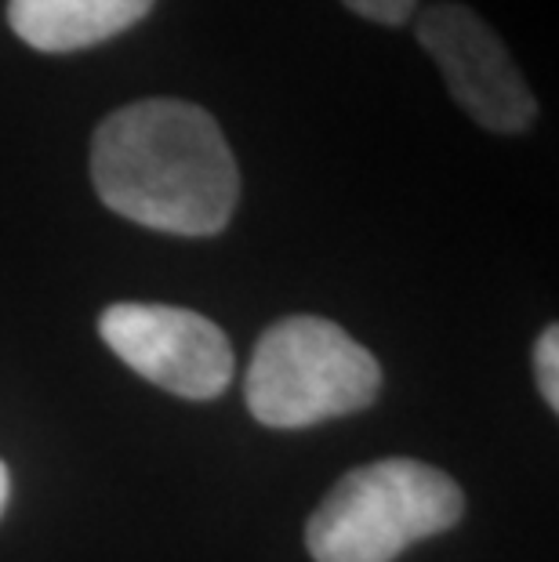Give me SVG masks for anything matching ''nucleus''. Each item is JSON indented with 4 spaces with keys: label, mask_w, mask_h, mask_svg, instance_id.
<instances>
[{
    "label": "nucleus",
    "mask_w": 559,
    "mask_h": 562,
    "mask_svg": "<svg viewBox=\"0 0 559 562\" xmlns=\"http://www.w3.org/2000/svg\"><path fill=\"white\" fill-rule=\"evenodd\" d=\"M418 44L439 66L455 102L480 127L519 135L538 116V102L497 33L466 4H433L418 15Z\"/></svg>",
    "instance_id": "39448f33"
},
{
    "label": "nucleus",
    "mask_w": 559,
    "mask_h": 562,
    "mask_svg": "<svg viewBox=\"0 0 559 562\" xmlns=\"http://www.w3.org/2000/svg\"><path fill=\"white\" fill-rule=\"evenodd\" d=\"M382 389L378 360L338 323L288 316L261 334L244 400L266 428H309L371 406Z\"/></svg>",
    "instance_id": "7ed1b4c3"
},
{
    "label": "nucleus",
    "mask_w": 559,
    "mask_h": 562,
    "mask_svg": "<svg viewBox=\"0 0 559 562\" xmlns=\"http://www.w3.org/2000/svg\"><path fill=\"white\" fill-rule=\"evenodd\" d=\"M461 512L458 483L433 464L389 458L353 469L305 522L313 562H396L411 544L450 530Z\"/></svg>",
    "instance_id": "f03ea898"
},
{
    "label": "nucleus",
    "mask_w": 559,
    "mask_h": 562,
    "mask_svg": "<svg viewBox=\"0 0 559 562\" xmlns=\"http://www.w3.org/2000/svg\"><path fill=\"white\" fill-rule=\"evenodd\" d=\"M149 8L153 0H8V26L37 52L66 55L121 37Z\"/></svg>",
    "instance_id": "423d86ee"
},
{
    "label": "nucleus",
    "mask_w": 559,
    "mask_h": 562,
    "mask_svg": "<svg viewBox=\"0 0 559 562\" xmlns=\"http://www.w3.org/2000/svg\"><path fill=\"white\" fill-rule=\"evenodd\" d=\"M99 334L131 370L182 400H215L233 381L230 341L193 308L121 302L102 313Z\"/></svg>",
    "instance_id": "20e7f679"
},
{
    "label": "nucleus",
    "mask_w": 559,
    "mask_h": 562,
    "mask_svg": "<svg viewBox=\"0 0 559 562\" xmlns=\"http://www.w3.org/2000/svg\"><path fill=\"white\" fill-rule=\"evenodd\" d=\"M8 497H11V475H8V464L0 461V516H4Z\"/></svg>",
    "instance_id": "1a4fd4ad"
},
{
    "label": "nucleus",
    "mask_w": 559,
    "mask_h": 562,
    "mask_svg": "<svg viewBox=\"0 0 559 562\" xmlns=\"http://www.w3.org/2000/svg\"><path fill=\"white\" fill-rule=\"evenodd\" d=\"M91 182L113 214L171 236H215L241 200L222 127L182 99H142L110 113L91 138Z\"/></svg>",
    "instance_id": "f257e3e1"
},
{
    "label": "nucleus",
    "mask_w": 559,
    "mask_h": 562,
    "mask_svg": "<svg viewBox=\"0 0 559 562\" xmlns=\"http://www.w3.org/2000/svg\"><path fill=\"white\" fill-rule=\"evenodd\" d=\"M534 370H538V389L545 403L559 406V330L556 327H545L538 345H534Z\"/></svg>",
    "instance_id": "0eeeda50"
},
{
    "label": "nucleus",
    "mask_w": 559,
    "mask_h": 562,
    "mask_svg": "<svg viewBox=\"0 0 559 562\" xmlns=\"http://www.w3.org/2000/svg\"><path fill=\"white\" fill-rule=\"evenodd\" d=\"M342 4L360 19L378 22V26H403L414 15L418 0H342Z\"/></svg>",
    "instance_id": "6e6552de"
}]
</instances>
